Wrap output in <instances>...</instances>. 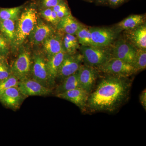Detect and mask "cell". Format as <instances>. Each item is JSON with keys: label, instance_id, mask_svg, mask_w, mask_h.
<instances>
[{"label": "cell", "instance_id": "cell-23", "mask_svg": "<svg viewBox=\"0 0 146 146\" xmlns=\"http://www.w3.org/2000/svg\"><path fill=\"white\" fill-rule=\"evenodd\" d=\"M23 6L10 8H0V20H10L18 21L20 17Z\"/></svg>", "mask_w": 146, "mask_h": 146}, {"label": "cell", "instance_id": "cell-5", "mask_svg": "<svg viewBox=\"0 0 146 146\" xmlns=\"http://www.w3.org/2000/svg\"><path fill=\"white\" fill-rule=\"evenodd\" d=\"M96 69L106 75L123 77L128 78L137 73L130 63L114 58H111Z\"/></svg>", "mask_w": 146, "mask_h": 146}, {"label": "cell", "instance_id": "cell-8", "mask_svg": "<svg viewBox=\"0 0 146 146\" xmlns=\"http://www.w3.org/2000/svg\"><path fill=\"white\" fill-rule=\"evenodd\" d=\"M82 63L83 58L80 52L73 54H65L58 69L56 80L62 82L67 77L77 72Z\"/></svg>", "mask_w": 146, "mask_h": 146}, {"label": "cell", "instance_id": "cell-9", "mask_svg": "<svg viewBox=\"0 0 146 146\" xmlns=\"http://www.w3.org/2000/svg\"><path fill=\"white\" fill-rule=\"evenodd\" d=\"M112 58L129 63L133 61L137 49L124 38L118 39L111 46Z\"/></svg>", "mask_w": 146, "mask_h": 146}, {"label": "cell", "instance_id": "cell-6", "mask_svg": "<svg viewBox=\"0 0 146 146\" xmlns=\"http://www.w3.org/2000/svg\"><path fill=\"white\" fill-rule=\"evenodd\" d=\"M32 56L29 51L23 49L11 68V73L20 81L31 78Z\"/></svg>", "mask_w": 146, "mask_h": 146}, {"label": "cell", "instance_id": "cell-16", "mask_svg": "<svg viewBox=\"0 0 146 146\" xmlns=\"http://www.w3.org/2000/svg\"><path fill=\"white\" fill-rule=\"evenodd\" d=\"M62 39L63 34L56 31L43 42V50L47 59L64 50Z\"/></svg>", "mask_w": 146, "mask_h": 146}, {"label": "cell", "instance_id": "cell-7", "mask_svg": "<svg viewBox=\"0 0 146 146\" xmlns=\"http://www.w3.org/2000/svg\"><path fill=\"white\" fill-rule=\"evenodd\" d=\"M89 29L93 46H110L119 35L112 27H91Z\"/></svg>", "mask_w": 146, "mask_h": 146}, {"label": "cell", "instance_id": "cell-31", "mask_svg": "<svg viewBox=\"0 0 146 146\" xmlns=\"http://www.w3.org/2000/svg\"><path fill=\"white\" fill-rule=\"evenodd\" d=\"M56 13L58 18L60 20L63 17L71 14L70 10L68 5Z\"/></svg>", "mask_w": 146, "mask_h": 146}, {"label": "cell", "instance_id": "cell-35", "mask_svg": "<svg viewBox=\"0 0 146 146\" xmlns=\"http://www.w3.org/2000/svg\"><path fill=\"white\" fill-rule=\"evenodd\" d=\"M5 60H6V58L4 56H3L1 54V53H0V62L5 61Z\"/></svg>", "mask_w": 146, "mask_h": 146}, {"label": "cell", "instance_id": "cell-2", "mask_svg": "<svg viewBox=\"0 0 146 146\" xmlns=\"http://www.w3.org/2000/svg\"><path fill=\"white\" fill-rule=\"evenodd\" d=\"M37 11L33 7L25 9L16 23L15 39L12 49L18 48L31 33L37 23Z\"/></svg>", "mask_w": 146, "mask_h": 146}, {"label": "cell", "instance_id": "cell-15", "mask_svg": "<svg viewBox=\"0 0 146 146\" xmlns=\"http://www.w3.org/2000/svg\"><path fill=\"white\" fill-rule=\"evenodd\" d=\"M123 32L124 38L137 49L146 50V24Z\"/></svg>", "mask_w": 146, "mask_h": 146}, {"label": "cell", "instance_id": "cell-3", "mask_svg": "<svg viewBox=\"0 0 146 146\" xmlns=\"http://www.w3.org/2000/svg\"><path fill=\"white\" fill-rule=\"evenodd\" d=\"M79 50L82 55L84 65L93 68H98L112 58L111 46H80Z\"/></svg>", "mask_w": 146, "mask_h": 146}, {"label": "cell", "instance_id": "cell-26", "mask_svg": "<svg viewBox=\"0 0 146 146\" xmlns=\"http://www.w3.org/2000/svg\"><path fill=\"white\" fill-rule=\"evenodd\" d=\"M41 15L44 20L56 27L60 20L58 18L56 13L53 10L52 8L42 9Z\"/></svg>", "mask_w": 146, "mask_h": 146}, {"label": "cell", "instance_id": "cell-29", "mask_svg": "<svg viewBox=\"0 0 146 146\" xmlns=\"http://www.w3.org/2000/svg\"><path fill=\"white\" fill-rule=\"evenodd\" d=\"M11 74V68L6 60L0 62V83L9 77Z\"/></svg>", "mask_w": 146, "mask_h": 146}, {"label": "cell", "instance_id": "cell-28", "mask_svg": "<svg viewBox=\"0 0 146 146\" xmlns=\"http://www.w3.org/2000/svg\"><path fill=\"white\" fill-rule=\"evenodd\" d=\"M11 45L5 36L0 33V53L6 58L10 51Z\"/></svg>", "mask_w": 146, "mask_h": 146}, {"label": "cell", "instance_id": "cell-22", "mask_svg": "<svg viewBox=\"0 0 146 146\" xmlns=\"http://www.w3.org/2000/svg\"><path fill=\"white\" fill-rule=\"evenodd\" d=\"M63 49L66 53L73 54L77 52L80 45L75 35L63 34Z\"/></svg>", "mask_w": 146, "mask_h": 146}, {"label": "cell", "instance_id": "cell-25", "mask_svg": "<svg viewBox=\"0 0 146 146\" xmlns=\"http://www.w3.org/2000/svg\"><path fill=\"white\" fill-rule=\"evenodd\" d=\"M76 36L81 46H93L91 32L89 27L84 26L77 31Z\"/></svg>", "mask_w": 146, "mask_h": 146}, {"label": "cell", "instance_id": "cell-4", "mask_svg": "<svg viewBox=\"0 0 146 146\" xmlns=\"http://www.w3.org/2000/svg\"><path fill=\"white\" fill-rule=\"evenodd\" d=\"M31 78L43 86L53 89L54 85L51 81L46 66L47 58L42 53L36 52L32 56Z\"/></svg>", "mask_w": 146, "mask_h": 146}, {"label": "cell", "instance_id": "cell-32", "mask_svg": "<svg viewBox=\"0 0 146 146\" xmlns=\"http://www.w3.org/2000/svg\"><path fill=\"white\" fill-rule=\"evenodd\" d=\"M127 1V0H107V5L115 8L122 5Z\"/></svg>", "mask_w": 146, "mask_h": 146}, {"label": "cell", "instance_id": "cell-27", "mask_svg": "<svg viewBox=\"0 0 146 146\" xmlns=\"http://www.w3.org/2000/svg\"><path fill=\"white\" fill-rule=\"evenodd\" d=\"M19 81L18 79L12 74L9 77L0 83V94L11 87H18Z\"/></svg>", "mask_w": 146, "mask_h": 146}, {"label": "cell", "instance_id": "cell-24", "mask_svg": "<svg viewBox=\"0 0 146 146\" xmlns=\"http://www.w3.org/2000/svg\"><path fill=\"white\" fill-rule=\"evenodd\" d=\"M131 64L137 73L145 70L146 50L137 49L134 58Z\"/></svg>", "mask_w": 146, "mask_h": 146}, {"label": "cell", "instance_id": "cell-17", "mask_svg": "<svg viewBox=\"0 0 146 146\" xmlns=\"http://www.w3.org/2000/svg\"><path fill=\"white\" fill-rule=\"evenodd\" d=\"M145 23V14H134L115 24L112 27L119 34L121 32L133 29Z\"/></svg>", "mask_w": 146, "mask_h": 146}, {"label": "cell", "instance_id": "cell-21", "mask_svg": "<svg viewBox=\"0 0 146 146\" xmlns=\"http://www.w3.org/2000/svg\"><path fill=\"white\" fill-rule=\"evenodd\" d=\"M16 23L12 20H0V33L8 40L11 47L16 35Z\"/></svg>", "mask_w": 146, "mask_h": 146}, {"label": "cell", "instance_id": "cell-14", "mask_svg": "<svg viewBox=\"0 0 146 146\" xmlns=\"http://www.w3.org/2000/svg\"><path fill=\"white\" fill-rule=\"evenodd\" d=\"M27 97L24 96L18 87L6 89L0 94V102L13 110L18 109Z\"/></svg>", "mask_w": 146, "mask_h": 146}, {"label": "cell", "instance_id": "cell-13", "mask_svg": "<svg viewBox=\"0 0 146 146\" xmlns=\"http://www.w3.org/2000/svg\"><path fill=\"white\" fill-rule=\"evenodd\" d=\"M99 71L96 68L82 65L78 70L80 86L89 94L94 89Z\"/></svg>", "mask_w": 146, "mask_h": 146}, {"label": "cell", "instance_id": "cell-19", "mask_svg": "<svg viewBox=\"0 0 146 146\" xmlns=\"http://www.w3.org/2000/svg\"><path fill=\"white\" fill-rule=\"evenodd\" d=\"M66 53L64 50L47 58L46 66L47 71L51 81L55 85L58 72Z\"/></svg>", "mask_w": 146, "mask_h": 146}, {"label": "cell", "instance_id": "cell-34", "mask_svg": "<svg viewBox=\"0 0 146 146\" xmlns=\"http://www.w3.org/2000/svg\"><path fill=\"white\" fill-rule=\"evenodd\" d=\"M107 0H95L96 4L99 5H107Z\"/></svg>", "mask_w": 146, "mask_h": 146}, {"label": "cell", "instance_id": "cell-36", "mask_svg": "<svg viewBox=\"0 0 146 146\" xmlns=\"http://www.w3.org/2000/svg\"><path fill=\"white\" fill-rule=\"evenodd\" d=\"M82 1H85L88 2L89 3L95 2V0H82Z\"/></svg>", "mask_w": 146, "mask_h": 146}, {"label": "cell", "instance_id": "cell-10", "mask_svg": "<svg viewBox=\"0 0 146 146\" xmlns=\"http://www.w3.org/2000/svg\"><path fill=\"white\" fill-rule=\"evenodd\" d=\"M19 90L25 97L32 96H44L52 93V89L42 85L31 78L19 81Z\"/></svg>", "mask_w": 146, "mask_h": 146}, {"label": "cell", "instance_id": "cell-33", "mask_svg": "<svg viewBox=\"0 0 146 146\" xmlns=\"http://www.w3.org/2000/svg\"><path fill=\"white\" fill-rule=\"evenodd\" d=\"M139 100L144 109L146 110V90L144 89L141 92L139 97Z\"/></svg>", "mask_w": 146, "mask_h": 146}, {"label": "cell", "instance_id": "cell-12", "mask_svg": "<svg viewBox=\"0 0 146 146\" xmlns=\"http://www.w3.org/2000/svg\"><path fill=\"white\" fill-rule=\"evenodd\" d=\"M89 94L81 88H76L55 95L58 98L72 103L78 106L82 112L87 109V104Z\"/></svg>", "mask_w": 146, "mask_h": 146}, {"label": "cell", "instance_id": "cell-1", "mask_svg": "<svg viewBox=\"0 0 146 146\" xmlns=\"http://www.w3.org/2000/svg\"><path fill=\"white\" fill-rule=\"evenodd\" d=\"M131 84L128 78L106 75L89 94L87 108L91 112H114L127 100Z\"/></svg>", "mask_w": 146, "mask_h": 146}, {"label": "cell", "instance_id": "cell-18", "mask_svg": "<svg viewBox=\"0 0 146 146\" xmlns=\"http://www.w3.org/2000/svg\"><path fill=\"white\" fill-rule=\"evenodd\" d=\"M84 26L71 14L60 19L56 26V29L58 32L62 34L76 35L79 30Z\"/></svg>", "mask_w": 146, "mask_h": 146}, {"label": "cell", "instance_id": "cell-11", "mask_svg": "<svg viewBox=\"0 0 146 146\" xmlns=\"http://www.w3.org/2000/svg\"><path fill=\"white\" fill-rule=\"evenodd\" d=\"M56 32L55 29L51 25L37 19L35 27L29 35V40L32 44H42L47 38Z\"/></svg>", "mask_w": 146, "mask_h": 146}, {"label": "cell", "instance_id": "cell-20", "mask_svg": "<svg viewBox=\"0 0 146 146\" xmlns=\"http://www.w3.org/2000/svg\"><path fill=\"white\" fill-rule=\"evenodd\" d=\"M78 88H80L78 80V71L64 79L56 86L55 94L56 95Z\"/></svg>", "mask_w": 146, "mask_h": 146}, {"label": "cell", "instance_id": "cell-30", "mask_svg": "<svg viewBox=\"0 0 146 146\" xmlns=\"http://www.w3.org/2000/svg\"><path fill=\"white\" fill-rule=\"evenodd\" d=\"M62 1V0H41L40 5L42 9L53 8Z\"/></svg>", "mask_w": 146, "mask_h": 146}]
</instances>
